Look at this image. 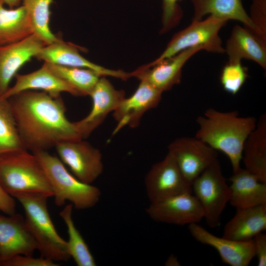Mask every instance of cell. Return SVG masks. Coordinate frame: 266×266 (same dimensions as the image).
Masks as SVG:
<instances>
[{"instance_id": "6da1fadb", "label": "cell", "mask_w": 266, "mask_h": 266, "mask_svg": "<svg viewBox=\"0 0 266 266\" xmlns=\"http://www.w3.org/2000/svg\"><path fill=\"white\" fill-rule=\"evenodd\" d=\"M7 99L26 150L33 153L48 151L60 142L82 139L74 122L66 116L61 96L28 90Z\"/></svg>"}, {"instance_id": "7a4b0ae2", "label": "cell", "mask_w": 266, "mask_h": 266, "mask_svg": "<svg viewBox=\"0 0 266 266\" xmlns=\"http://www.w3.org/2000/svg\"><path fill=\"white\" fill-rule=\"evenodd\" d=\"M257 122L253 117L239 116L236 111L222 112L210 108L197 118L199 128L195 137L225 154L234 173L241 168L244 142Z\"/></svg>"}, {"instance_id": "3957f363", "label": "cell", "mask_w": 266, "mask_h": 266, "mask_svg": "<svg viewBox=\"0 0 266 266\" xmlns=\"http://www.w3.org/2000/svg\"><path fill=\"white\" fill-rule=\"evenodd\" d=\"M13 197L23 208L26 226L41 257L55 262L69 260L66 241L57 232L48 210L49 197L38 193L17 194Z\"/></svg>"}, {"instance_id": "277c9868", "label": "cell", "mask_w": 266, "mask_h": 266, "mask_svg": "<svg viewBox=\"0 0 266 266\" xmlns=\"http://www.w3.org/2000/svg\"><path fill=\"white\" fill-rule=\"evenodd\" d=\"M0 184L11 196L38 193L53 197L49 180L37 158L25 149L0 155Z\"/></svg>"}, {"instance_id": "5b68a950", "label": "cell", "mask_w": 266, "mask_h": 266, "mask_svg": "<svg viewBox=\"0 0 266 266\" xmlns=\"http://www.w3.org/2000/svg\"><path fill=\"white\" fill-rule=\"evenodd\" d=\"M33 153L43 166L57 206H63L68 201L76 209L84 210L98 203L101 196L99 188L80 181L67 170L59 158L50 154L48 151Z\"/></svg>"}, {"instance_id": "8992f818", "label": "cell", "mask_w": 266, "mask_h": 266, "mask_svg": "<svg viewBox=\"0 0 266 266\" xmlns=\"http://www.w3.org/2000/svg\"><path fill=\"white\" fill-rule=\"evenodd\" d=\"M227 22V20L213 15L200 20H192L188 26L174 35L157 58L143 66H150L184 50L195 47H202L204 50L213 53H225L219 33Z\"/></svg>"}, {"instance_id": "52a82bcc", "label": "cell", "mask_w": 266, "mask_h": 266, "mask_svg": "<svg viewBox=\"0 0 266 266\" xmlns=\"http://www.w3.org/2000/svg\"><path fill=\"white\" fill-rule=\"evenodd\" d=\"M192 193L199 201L207 225L218 227L221 214L230 200V190L217 159L192 183Z\"/></svg>"}, {"instance_id": "ba28073f", "label": "cell", "mask_w": 266, "mask_h": 266, "mask_svg": "<svg viewBox=\"0 0 266 266\" xmlns=\"http://www.w3.org/2000/svg\"><path fill=\"white\" fill-rule=\"evenodd\" d=\"M55 147L60 160L80 181L92 184L102 174L101 152L84 139L61 142Z\"/></svg>"}, {"instance_id": "9c48e42d", "label": "cell", "mask_w": 266, "mask_h": 266, "mask_svg": "<svg viewBox=\"0 0 266 266\" xmlns=\"http://www.w3.org/2000/svg\"><path fill=\"white\" fill-rule=\"evenodd\" d=\"M144 185L150 202L179 194L192 193L191 184L169 152L162 161L151 166L145 177Z\"/></svg>"}, {"instance_id": "30bf717a", "label": "cell", "mask_w": 266, "mask_h": 266, "mask_svg": "<svg viewBox=\"0 0 266 266\" xmlns=\"http://www.w3.org/2000/svg\"><path fill=\"white\" fill-rule=\"evenodd\" d=\"M168 152L172 155L182 174L191 185L218 159L216 150L195 137L176 138L168 145Z\"/></svg>"}, {"instance_id": "8fae6325", "label": "cell", "mask_w": 266, "mask_h": 266, "mask_svg": "<svg viewBox=\"0 0 266 266\" xmlns=\"http://www.w3.org/2000/svg\"><path fill=\"white\" fill-rule=\"evenodd\" d=\"M146 212L155 222L179 226L199 223L204 217L199 201L190 193L150 202Z\"/></svg>"}, {"instance_id": "7c38bea8", "label": "cell", "mask_w": 266, "mask_h": 266, "mask_svg": "<svg viewBox=\"0 0 266 266\" xmlns=\"http://www.w3.org/2000/svg\"><path fill=\"white\" fill-rule=\"evenodd\" d=\"M92 107L90 113L80 121L74 122L82 139L87 138L114 111L125 98V92L117 90L105 77L101 76L91 92Z\"/></svg>"}, {"instance_id": "4fadbf2b", "label": "cell", "mask_w": 266, "mask_h": 266, "mask_svg": "<svg viewBox=\"0 0 266 266\" xmlns=\"http://www.w3.org/2000/svg\"><path fill=\"white\" fill-rule=\"evenodd\" d=\"M203 50L195 47L184 50L150 66H141L132 73V76L144 80L163 93L180 83L182 68L194 55Z\"/></svg>"}, {"instance_id": "5bb4252c", "label": "cell", "mask_w": 266, "mask_h": 266, "mask_svg": "<svg viewBox=\"0 0 266 266\" xmlns=\"http://www.w3.org/2000/svg\"><path fill=\"white\" fill-rule=\"evenodd\" d=\"M140 81L134 93L125 98L113 111L117 124L112 135L125 126L137 127L145 112L157 107L160 102L163 93L146 81Z\"/></svg>"}, {"instance_id": "9a60e30c", "label": "cell", "mask_w": 266, "mask_h": 266, "mask_svg": "<svg viewBox=\"0 0 266 266\" xmlns=\"http://www.w3.org/2000/svg\"><path fill=\"white\" fill-rule=\"evenodd\" d=\"M192 236L197 241L214 248L222 262L231 266H248L255 257L253 239L236 241L223 236H216L198 223L188 225Z\"/></svg>"}, {"instance_id": "2e32d148", "label": "cell", "mask_w": 266, "mask_h": 266, "mask_svg": "<svg viewBox=\"0 0 266 266\" xmlns=\"http://www.w3.org/2000/svg\"><path fill=\"white\" fill-rule=\"evenodd\" d=\"M35 58L58 65L90 69L101 76H111L124 80L132 77L131 72L108 69L91 62L80 54L76 46L61 39L43 46Z\"/></svg>"}, {"instance_id": "e0dca14e", "label": "cell", "mask_w": 266, "mask_h": 266, "mask_svg": "<svg viewBox=\"0 0 266 266\" xmlns=\"http://www.w3.org/2000/svg\"><path fill=\"white\" fill-rule=\"evenodd\" d=\"M0 215V258L2 263L18 255H33L36 244L20 214Z\"/></svg>"}, {"instance_id": "ac0fdd59", "label": "cell", "mask_w": 266, "mask_h": 266, "mask_svg": "<svg viewBox=\"0 0 266 266\" xmlns=\"http://www.w3.org/2000/svg\"><path fill=\"white\" fill-rule=\"evenodd\" d=\"M45 44L34 34L13 43L0 46V96L2 97L17 72L35 57Z\"/></svg>"}, {"instance_id": "d6986e66", "label": "cell", "mask_w": 266, "mask_h": 266, "mask_svg": "<svg viewBox=\"0 0 266 266\" xmlns=\"http://www.w3.org/2000/svg\"><path fill=\"white\" fill-rule=\"evenodd\" d=\"M193 7V20H200L205 16L213 15L227 21L240 22L243 26L266 43V35L262 33L251 21L241 0H190Z\"/></svg>"}, {"instance_id": "ffe728a7", "label": "cell", "mask_w": 266, "mask_h": 266, "mask_svg": "<svg viewBox=\"0 0 266 266\" xmlns=\"http://www.w3.org/2000/svg\"><path fill=\"white\" fill-rule=\"evenodd\" d=\"M14 84L2 96L8 99L28 90H40L54 97L61 96L63 92L78 96L77 93L65 81L55 75L43 64L37 70L24 74H16Z\"/></svg>"}, {"instance_id": "44dd1931", "label": "cell", "mask_w": 266, "mask_h": 266, "mask_svg": "<svg viewBox=\"0 0 266 266\" xmlns=\"http://www.w3.org/2000/svg\"><path fill=\"white\" fill-rule=\"evenodd\" d=\"M225 50L229 62L250 60L266 68V44L244 26L236 25L233 27Z\"/></svg>"}, {"instance_id": "7402d4cb", "label": "cell", "mask_w": 266, "mask_h": 266, "mask_svg": "<svg viewBox=\"0 0 266 266\" xmlns=\"http://www.w3.org/2000/svg\"><path fill=\"white\" fill-rule=\"evenodd\" d=\"M236 209L234 215L224 226L223 237L246 241L266 231V204Z\"/></svg>"}, {"instance_id": "603a6c76", "label": "cell", "mask_w": 266, "mask_h": 266, "mask_svg": "<svg viewBox=\"0 0 266 266\" xmlns=\"http://www.w3.org/2000/svg\"><path fill=\"white\" fill-rule=\"evenodd\" d=\"M230 202L236 208L266 204V183L245 168H240L229 178Z\"/></svg>"}, {"instance_id": "cb8c5ba5", "label": "cell", "mask_w": 266, "mask_h": 266, "mask_svg": "<svg viewBox=\"0 0 266 266\" xmlns=\"http://www.w3.org/2000/svg\"><path fill=\"white\" fill-rule=\"evenodd\" d=\"M245 168L266 183V114H263L246 139L242 151Z\"/></svg>"}, {"instance_id": "d4e9b609", "label": "cell", "mask_w": 266, "mask_h": 266, "mask_svg": "<svg viewBox=\"0 0 266 266\" xmlns=\"http://www.w3.org/2000/svg\"><path fill=\"white\" fill-rule=\"evenodd\" d=\"M4 5L3 0H0V46L20 41L33 34L24 6L6 8Z\"/></svg>"}, {"instance_id": "484cf974", "label": "cell", "mask_w": 266, "mask_h": 266, "mask_svg": "<svg viewBox=\"0 0 266 266\" xmlns=\"http://www.w3.org/2000/svg\"><path fill=\"white\" fill-rule=\"evenodd\" d=\"M71 203L65 206L60 212V217L65 223L67 231L66 241L67 253L78 266H95L96 261L81 234L73 220Z\"/></svg>"}, {"instance_id": "4316f807", "label": "cell", "mask_w": 266, "mask_h": 266, "mask_svg": "<svg viewBox=\"0 0 266 266\" xmlns=\"http://www.w3.org/2000/svg\"><path fill=\"white\" fill-rule=\"evenodd\" d=\"M53 0H23L33 34L44 44L48 45L61 38L54 34L50 27V7Z\"/></svg>"}, {"instance_id": "83f0119b", "label": "cell", "mask_w": 266, "mask_h": 266, "mask_svg": "<svg viewBox=\"0 0 266 266\" xmlns=\"http://www.w3.org/2000/svg\"><path fill=\"white\" fill-rule=\"evenodd\" d=\"M43 65L78 94V96H89L100 78L96 71L88 68L70 67L44 62Z\"/></svg>"}, {"instance_id": "f1b7e54d", "label": "cell", "mask_w": 266, "mask_h": 266, "mask_svg": "<svg viewBox=\"0 0 266 266\" xmlns=\"http://www.w3.org/2000/svg\"><path fill=\"white\" fill-rule=\"evenodd\" d=\"M23 149L9 101L0 96V155Z\"/></svg>"}, {"instance_id": "f546056e", "label": "cell", "mask_w": 266, "mask_h": 266, "mask_svg": "<svg viewBox=\"0 0 266 266\" xmlns=\"http://www.w3.org/2000/svg\"><path fill=\"white\" fill-rule=\"evenodd\" d=\"M248 77L247 69L241 62H228L222 69L220 79L224 90L235 95L240 90Z\"/></svg>"}, {"instance_id": "4dcf8cb0", "label": "cell", "mask_w": 266, "mask_h": 266, "mask_svg": "<svg viewBox=\"0 0 266 266\" xmlns=\"http://www.w3.org/2000/svg\"><path fill=\"white\" fill-rule=\"evenodd\" d=\"M181 0H163L162 32L165 33L175 26L180 20L182 12L178 4Z\"/></svg>"}, {"instance_id": "1f68e13d", "label": "cell", "mask_w": 266, "mask_h": 266, "mask_svg": "<svg viewBox=\"0 0 266 266\" xmlns=\"http://www.w3.org/2000/svg\"><path fill=\"white\" fill-rule=\"evenodd\" d=\"M59 264L41 257L34 258L32 255H18L4 262L2 266H58Z\"/></svg>"}, {"instance_id": "d6a6232c", "label": "cell", "mask_w": 266, "mask_h": 266, "mask_svg": "<svg viewBox=\"0 0 266 266\" xmlns=\"http://www.w3.org/2000/svg\"><path fill=\"white\" fill-rule=\"evenodd\" d=\"M249 16L256 27L266 35V0H252Z\"/></svg>"}, {"instance_id": "836d02e7", "label": "cell", "mask_w": 266, "mask_h": 266, "mask_svg": "<svg viewBox=\"0 0 266 266\" xmlns=\"http://www.w3.org/2000/svg\"><path fill=\"white\" fill-rule=\"evenodd\" d=\"M255 257L258 266H266V235L263 232L257 234L253 239Z\"/></svg>"}, {"instance_id": "e575fe53", "label": "cell", "mask_w": 266, "mask_h": 266, "mask_svg": "<svg viewBox=\"0 0 266 266\" xmlns=\"http://www.w3.org/2000/svg\"><path fill=\"white\" fill-rule=\"evenodd\" d=\"M16 203L14 198L6 192L0 184V211L7 215L14 214Z\"/></svg>"}, {"instance_id": "d590c367", "label": "cell", "mask_w": 266, "mask_h": 266, "mask_svg": "<svg viewBox=\"0 0 266 266\" xmlns=\"http://www.w3.org/2000/svg\"><path fill=\"white\" fill-rule=\"evenodd\" d=\"M166 266H180L177 258L173 255H171L167 259L166 263Z\"/></svg>"}, {"instance_id": "8d00e7d4", "label": "cell", "mask_w": 266, "mask_h": 266, "mask_svg": "<svg viewBox=\"0 0 266 266\" xmlns=\"http://www.w3.org/2000/svg\"><path fill=\"white\" fill-rule=\"evenodd\" d=\"M5 5L9 8H13L20 5L21 0H3Z\"/></svg>"}, {"instance_id": "74e56055", "label": "cell", "mask_w": 266, "mask_h": 266, "mask_svg": "<svg viewBox=\"0 0 266 266\" xmlns=\"http://www.w3.org/2000/svg\"><path fill=\"white\" fill-rule=\"evenodd\" d=\"M0 266H1V261L0 258Z\"/></svg>"}]
</instances>
